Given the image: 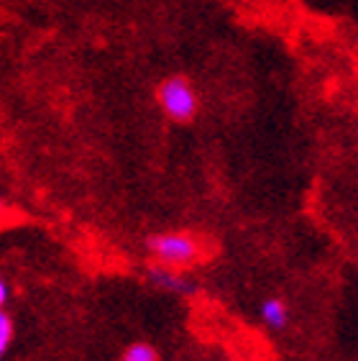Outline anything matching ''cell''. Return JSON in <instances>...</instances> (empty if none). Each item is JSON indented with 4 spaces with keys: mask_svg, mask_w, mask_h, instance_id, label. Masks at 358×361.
<instances>
[{
    "mask_svg": "<svg viewBox=\"0 0 358 361\" xmlns=\"http://www.w3.org/2000/svg\"><path fill=\"white\" fill-rule=\"evenodd\" d=\"M146 279H149V285L159 287V290L164 292H172V295H179V298H190V295L197 292V282L195 279L187 277L185 271L169 269V267H149Z\"/></svg>",
    "mask_w": 358,
    "mask_h": 361,
    "instance_id": "3957f363",
    "label": "cell"
},
{
    "mask_svg": "<svg viewBox=\"0 0 358 361\" xmlns=\"http://www.w3.org/2000/svg\"><path fill=\"white\" fill-rule=\"evenodd\" d=\"M259 313H261L264 326L271 328V331H284L290 326V305L282 298H266Z\"/></svg>",
    "mask_w": 358,
    "mask_h": 361,
    "instance_id": "277c9868",
    "label": "cell"
},
{
    "mask_svg": "<svg viewBox=\"0 0 358 361\" xmlns=\"http://www.w3.org/2000/svg\"><path fill=\"white\" fill-rule=\"evenodd\" d=\"M3 210H6V202H3V197H0V218H3Z\"/></svg>",
    "mask_w": 358,
    "mask_h": 361,
    "instance_id": "ba28073f",
    "label": "cell"
},
{
    "mask_svg": "<svg viewBox=\"0 0 358 361\" xmlns=\"http://www.w3.org/2000/svg\"><path fill=\"white\" fill-rule=\"evenodd\" d=\"M121 361H159V351L152 343L138 341V343H131V346L121 354Z\"/></svg>",
    "mask_w": 358,
    "mask_h": 361,
    "instance_id": "5b68a950",
    "label": "cell"
},
{
    "mask_svg": "<svg viewBox=\"0 0 358 361\" xmlns=\"http://www.w3.org/2000/svg\"><path fill=\"white\" fill-rule=\"evenodd\" d=\"M11 341H13V320L6 313V307H0V359L8 351Z\"/></svg>",
    "mask_w": 358,
    "mask_h": 361,
    "instance_id": "8992f818",
    "label": "cell"
},
{
    "mask_svg": "<svg viewBox=\"0 0 358 361\" xmlns=\"http://www.w3.org/2000/svg\"><path fill=\"white\" fill-rule=\"evenodd\" d=\"M146 249L152 254L154 264L169 267V269L185 271L195 267L202 257V243L192 233L185 231H164V233H154L146 241Z\"/></svg>",
    "mask_w": 358,
    "mask_h": 361,
    "instance_id": "6da1fadb",
    "label": "cell"
},
{
    "mask_svg": "<svg viewBox=\"0 0 358 361\" xmlns=\"http://www.w3.org/2000/svg\"><path fill=\"white\" fill-rule=\"evenodd\" d=\"M156 100L166 118H172L174 123H190L197 116V108H200V97H197L192 82L179 75L166 77L164 82L159 85Z\"/></svg>",
    "mask_w": 358,
    "mask_h": 361,
    "instance_id": "7a4b0ae2",
    "label": "cell"
},
{
    "mask_svg": "<svg viewBox=\"0 0 358 361\" xmlns=\"http://www.w3.org/2000/svg\"><path fill=\"white\" fill-rule=\"evenodd\" d=\"M8 298H11V285H8L6 279L0 277V307L6 305V302H8Z\"/></svg>",
    "mask_w": 358,
    "mask_h": 361,
    "instance_id": "52a82bcc",
    "label": "cell"
}]
</instances>
